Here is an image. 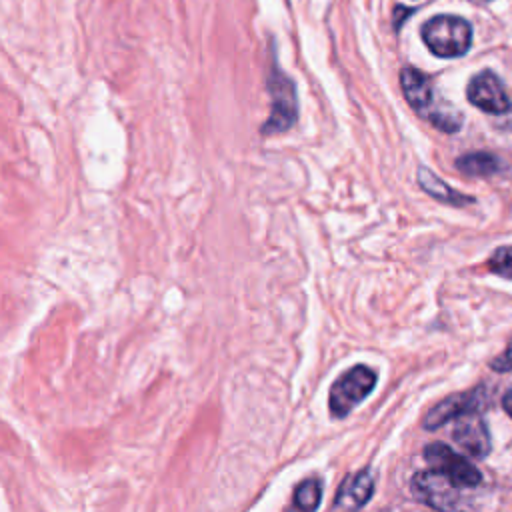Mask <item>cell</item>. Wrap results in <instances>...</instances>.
<instances>
[{
	"label": "cell",
	"mask_w": 512,
	"mask_h": 512,
	"mask_svg": "<svg viewBox=\"0 0 512 512\" xmlns=\"http://www.w3.org/2000/svg\"><path fill=\"white\" fill-rule=\"evenodd\" d=\"M484 402H486L484 388H474L468 392L452 394L428 410V414L424 416V428L434 430L450 420H458L460 416L480 412Z\"/></svg>",
	"instance_id": "cell-6"
},
{
	"label": "cell",
	"mask_w": 512,
	"mask_h": 512,
	"mask_svg": "<svg viewBox=\"0 0 512 512\" xmlns=\"http://www.w3.org/2000/svg\"><path fill=\"white\" fill-rule=\"evenodd\" d=\"M422 40L440 58H458L472 46V26L460 16L440 14L424 22Z\"/></svg>",
	"instance_id": "cell-2"
},
{
	"label": "cell",
	"mask_w": 512,
	"mask_h": 512,
	"mask_svg": "<svg viewBox=\"0 0 512 512\" xmlns=\"http://www.w3.org/2000/svg\"><path fill=\"white\" fill-rule=\"evenodd\" d=\"M376 386V372L364 364L346 370L330 388L328 406L334 418L348 416Z\"/></svg>",
	"instance_id": "cell-3"
},
{
	"label": "cell",
	"mask_w": 512,
	"mask_h": 512,
	"mask_svg": "<svg viewBox=\"0 0 512 512\" xmlns=\"http://www.w3.org/2000/svg\"><path fill=\"white\" fill-rule=\"evenodd\" d=\"M412 494L426 506L448 512L458 500V486L438 470L416 472L412 478Z\"/></svg>",
	"instance_id": "cell-5"
},
{
	"label": "cell",
	"mask_w": 512,
	"mask_h": 512,
	"mask_svg": "<svg viewBox=\"0 0 512 512\" xmlns=\"http://www.w3.org/2000/svg\"><path fill=\"white\" fill-rule=\"evenodd\" d=\"M374 480L368 470L348 476L334 498V512H358L372 496Z\"/></svg>",
	"instance_id": "cell-9"
},
{
	"label": "cell",
	"mask_w": 512,
	"mask_h": 512,
	"mask_svg": "<svg viewBox=\"0 0 512 512\" xmlns=\"http://www.w3.org/2000/svg\"><path fill=\"white\" fill-rule=\"evenodd\" d=\"M452 438L456 440V444L470 456L474 458H486L492 442H490V432L486 422L478 416V412L474 414H466L458 418V424L454 426Z\"/></svg>",
	"instance_id": "cell-8"
},
{
	"label": "cell",
	"mask_w": 512,
	"mask_h": 512,
	"mask_svg": "<svg viewBox=\"0 0 512 512\" xmlns=\"http://www.w3.org/2000/svg\"><path fill=\"white\" fill-rule=\"evenodd\" d=\"M418 182H420V186H422V190L426 194H430L432 198H436L440 202H446V204H452V206H464V204L472 202L470 196H464V194L456 192L454 188H450L446 182H442L428 168H420L418 170Z\"/></svg>",
	"instance_id": "cell-11"
},
{
	"label": "cell",
	"mask_w": 512,
	"mask_h": 512,
	"mask_svg": "<svg viewBox=\"0 0 512 512\" xmlns=\"http://www.w3.org/2000/svg\"><path fill=\"white\" fill-rule=\"evenodd\" d=\"M490 368L496 370V372H510L512 370V342L506 346V350L500 356H496L490 362Z\"/></svg>",
	"instance_id": "cell-16"
},
{
	"label": "cell",
	"mask_w": 512,
	"mask_h": 512,
	"mask_svg": "<svg viewBox=\"0 0 512 512\" xmlns=\"http://www.w3.org/2000/svg\"><path fill=\"white\" fill-rule=\"evenodd\" d=\"M488 268L506 278V280H512V246H502V248H496L494 254L490 256L488 260Z\"/></svg>",
	"instance_id": "cell-15"
},
{
	"label": "cell",
	"mask_w": 512,
	"mask_h": 512,
	"mask_svg": "<svg viewBox=\"0 0 512 512\" xmlns=\"http://www.w3.org/2000/svg\"><path fill=\"white\" fill-rule=\"evenodd\" d=\"M502 406H504L506 414L512 418V388H508L506 394L502 396Z\"/></svg>",
	"instance_id": "cell-17"
},
{
	"label": "cell",
	"mask_w": 512,
	"mask_h": 512,
	"mask_svg": "<svg viewBox=\"0 0 512 512\" xmlns=\"http://www.w3.org/2000/svg\"><path fill=\"white\" fill-rule=\"evenodd\" d=\"M322 498V484L318 478H306L302 480L294 494H292V506L290 512H316Z\"/></svg>",
	"instance_id": "cell-13"
},
{
	"label": "cell",
	"mask_w": 512,
	"mask_h": 512,
	"mask_svg": "<svg viewBox=\"0 0 512 512\" xmlns=\"http://www.w3.org/2000/svg\"><path fill=\"white\" fill-rule=\"evenodd\" d=\"M424 458L434 470L448 476L458 488H464V486L474 488L482 482L478 468L470 460L456 454L450 446H446L442 442L428 444L424 448Z\"/></svg>",
	"instance_id": "cell-4"
},
{
	"label": "cell",
	"mask_w": 512,
	"mask_h": 512,
	"mask_svg": "<svg viewBox=\"0 0 512 512\" xmlns=\"http://www.w3.org/2000/svg\"><path fill=\"white\" fill-rule=\"evenodd\" d=\"M400 84L406 102L422 116L428 114V110L434 106V88L430 78L416 68L406 66L400 72Z\"/></svg>",
	"instance_id": "cell-10"
},
{
	"label": "cell",
	"mask_w": 512,
	"mask_h": 512,
	"mask_svg": "<svg viewBox=\"0 0 512 512\" xmlns=\"http://www.w3.org/2000/svg\"><path fill=\"white\" fill-rule=\"evenodd\" d=\"M426 118L438 128V130H444V132H456L460 126H462V114L454 108V106H446V104H440V106H432L426 114Z\"/></svg>",
	"instance_id": "cell-14"
},
{
	"label": "cell",
	"mask_w": 512,
	"mask_h": 512,
	"mask_svg": "<svg viewBox=\"0 0 512 512\" xmlns=\"http://www.w3.org/2000/svg\"><path fill=\"white\" fill-rule=\"evenodd\" d=\"M500 166V160L490 152H470L456 160V168L468 176H492Z\"/></svg>",
	"instance_id": "cell-12"
},
{
	"label": "cell",
	"mask_w": 512,
	"mask_h": 512,
	"mask_svg": "<svg viewBox=\"0 0 512 512\" xmlns=\"http://www.w3.org/2000/svg\"><path fill=\"white\" fill-rule=\"evenodd\" d=\"M470 104L484 110L486 114H506L510 110V98L506 94V88L502 80L490 72L482 70L476 74L466 88Z\"/></svg>",
	"instance_id": "cell-7"
},
{
	"label": "cell",
	"mask_w": 512,
	"mask_h": 512,
	"mask_svg": "<svg viewBox=\"0 0 512 512\" xmlns=\"http://www.w3.org/2000/svg\"><path fill=\"white\" fill-rule=\"evenodd\" d=\"M266 90L270 94V116L262 124L260 132L264 136L282 134L298 120V98L292 78L278 66V62L268 66Z\"/></svg>",
	"instance_id": "cell-1"
}]
</instances>
